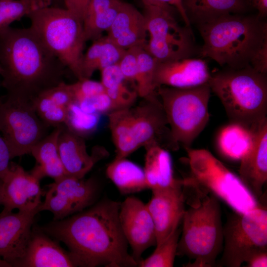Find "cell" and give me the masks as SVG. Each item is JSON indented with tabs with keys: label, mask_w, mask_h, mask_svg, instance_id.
I'll return each instance as SVG.
<instances>
[{
	"label": "cell",
	"mask_w": 267,
	"mask_h": 267,
	"mask_svg": "<svg viewBox=\"0 0 267 267\" xmlns=\"http://www.w3.org/2000/svg\"><path fill=\"white\" fill-rule=\"evenodd\" d=\"M120 203L103 200L87 210L39 228L67 247L77 267L138 266L128 251L119 219Z\"/></svg>",
	"instance_id": "obj_1"
},
{
	"label": "cell",
	"mask_w": 267,
	"mask_h": 267,
	"mask_svg": "<svg viewBox=\"0 0 267 267\" xmlns=\"http://www.w3.org/2000/svg\"><path fill=\"white\" fill-rule=\"evenodd\" d=\"M0 67L6 95L28 101L64 82L68 69L30 27H10L0 32Z\"/></svg>",
	"instance_id": "obj_2"
},
{
	"label": "cell",
	"mask_w": 267,
	"mask_h": 267,
	"mask_svg": "<svg viewBox=\"0 0 267 267\" xmlns=\"http://www.w3.org/2000/svg\"><path fill=\"white\" fill-rule=\"evenodd\" d=\"M197 27L203 40L200 55L222 66H250L267 43V23L258 14H228Z\"/></svg>",
	"instance_id": "obj_3"
},
{
	"label": "cell",
	"mask_w": 267,
	"mask_h": 267,
	"mask_svg": "<svg viewBox=\"0 0 267 267\" xmlns=\"http://www.w3.org/2000/svg\"><path fill=\"white\" fill-rule=\"evenodd\" d=\"M195 195L182 217L177 255L186 256L185 267H212L223 247L222 210L218 198L191 180Z\"/></svg>",
	"instance_id": "obj_4"
},
{
	"label": "cell",
	"mask_w": 267,
	"mask_h": 267,
	"mask_svg": "<svg viewBox=\"0 0 267 267\" xmlns=\"http://www.w3.org/2000/svg\"><path fill=\"white\" fill-rule=\"evenodd\" d=\"M208 84L221 100L230 123L253 130L267 118V74L250 65L226 67L211 74Z\"/></svg>",
	"instance_id": "obj_5"
},
{
	"label": "cell",
	"mask_w": 267,
	"mask_h": 267,
	"mask_svg": "<svg viewBox=\"0 0 267 267\" xmlns=\"http://www.w3.org/2000/svg\"><path fill=\"white\" fill-rule=\"evenodd\" d=\"M27 17L45 47L80 80L86 42L83 22L64 7L51 5L35 9Z\"/></svg>",
	"instance_id": "obj_6"
},
{
	"label": "cell",
	"mask_w": 267,
	"mask_h": 267,
	"mask_svg": "<svg viewBox=\"0 0 267 267\" xmlns=\"http://www.w3.org/2000/svg\"><path fill=\"white\" fill-rule=\"evenodd\" d=\"M156 91L174 140L185 149L190 147L209 120L211 90L208 83L187 89L161 86Z\"/></svg>",
	"instance_id": "obj_7"
},
{
	"label": "cell",
	"mask_w": 267,
	"mask_h": 267,
	"mask_svg": "<svg viewBox=\"0 0 267 267\" xmlns=\"http://www.w3.org/2000/svg\"><path fill=\"white\" fill-rule=\"evenodd\" d=\"M189 178L199 187L219 198L233 211L244 213L260 205L236 175L205 149L185 148Z\"/></svg>",
	"instance_id": "obj_8"
},
{
	"label": "cell",
	"mask_w": 267,
	"mask_h": 267,
	"mask_svg": "<svg viewBox=\"0 0 267 267\" xmlns=\"http://www.w3.org/2000/svg\"><path fill=\"white\" fill-rule=\"evenodd\" d=\"M143 3L149 35L144 46L146 50L159 62L192 57L196 52L193 34L191 28L181 26L177 21L176 9L165 3Z\"/></svg>",
	"instance_id": "obj_9"
},
{
	"label": "cell",
	"mask_w": 267,
	"mask_h": 267,
	"mask_svg": "<svg viewBox=\"0 0 267 267\" xmlns=\"http://www.w3.org/2000/svg\"><path fill=\"white\" fill-rule=\"evenodd\" d=\"M223 239L220 267H239L255 254L267 251L266 207L229 213L223 225Z\"/></svg>",
	"instance_id": "obj_10"
},
{
	"label": "cell",
	"mask_w": 267,
	"mask_h": 267,
	"mask_svg": "<svg viewBox=\"0 0 267 267\" xmlns=\"http://www.w3.org/2000/svg\"><path fill=\"white\" fill-rule=\"evenodd\" d=\"M50 128L38 116L31 101L6 94L0 100V133L12 159L30 154Z\"/></svg>",
	"instance_id": "obj_11"
},
{
	"label": "cell",
	"mask_w": 267,
	"mask_h": 267,
	"mask_svg": "<svg viewBox=\"0 0 267 267\" xmlns=\"http://www.w3.org/2000/svg\"><path fill=\"white\" fill-rule=\"evenodd\" d=\"M44 202L39 211H48L53 221L65 219L83 211L93 204L99 188L93 178H78L66 176L48 185Z\"/></svg>",
	"instance_id": "obj_12"
},
{
	"label": "cell",
	"mask_w": 267,
	"mask_h": 267,
	"mask_svg": "<svg viewBox=\"0 0 267 267\" xmlns=\"http://www.w3.org/2000/svg\"><path fill=\"white\" fill-rule=\"evenodd\" d=\"M130 107L131 125L139 148L158 145L165 149L177 150L179 144L174 140L162 104L157 94Z\"/></svg>",
	"instance_id": "obj_13"
},
{
	"label": "cell",
	"mask_w": 267,
	"mask_h": 267,
	"mask_svg": "<svg viewBox=\"0 0 267 267\" xmlns=\"http://www.w3.org/2000/svg\"><path fill=\"white\" fill-rule=\"evenodd\" d=\"M119 219L132 256L138 264L144 251L156 245L155 226L146 204L136 197H127L120 203Z\"/></svg>",
	"instance_id": "obj_14"
},
{
	"label": "cell",
	"mask_w": 267,
	"mask_h": 267,
	"mask_svg": "<svg viewBox=\"0 0 267 267\" xmlns=\"http://www.w3.org/2000/svg\"><path fill=\"white\" fill-rule=\"evenodd\" d=\"M152 192L146 206L154 224L157 245L178 227L185 210L186 196L183 179L173 186Z\"/></svg>",
	"instance_id": "obj_15"
},
{
	"label": "cell",
	"mask_w": 267,
	"mask_h": 267,
	"mask_svg": "<svg viewBox=\"0 0 267 267\" xmlns=\"http://www.w3.org/2000/svg\"><path fill=\"white\" fill-rule=\"evenodd\" d=\"M2 181V214L17 209L30 211L42 203V191L40 180L17 164L10 163L8 170L0 178Z\"/></svg>",
	"instance_id": "obj_16"
},
{
	"label": "cell",
	"mask_w": 267,
	"mask_h": 267,
	"mask_svg": "<svg viewBox=\"0 0 267 267\" xmlns=\"http://www.w3.org/2000/svg\"><path fill=\"white\" fill-rule=\"evenodd\" d=\"M39 212L38 207L30 211L0 213V257L11 267L24 256Z\"/></svg>",
	"instance_id": "obj_17"
},
{
	"label": "cell",
	"mask_w": 267,
	"mask_h": 267,
	"mask_svg": "<svg viewBox=\"0 0 267 267\" xmlns=\"http://www.w3.org/2000/svg\"><path fill=\"white\" fill-rule=\"evenodd\" d=\"M211 75L206 62L200 58L189 57L157 62L154 86L156 90L161 86L194 88L208 83Z\"/></svg>",
	"instance_id": "obj_18"
},
{
	"label": "cell",
	"mask_w": 267,
	"mask_h": 267,
	"mask_svg": "<svg viewBox=\"0 0 267 267\" xmlns=\"http://www.w3.org/2000/svg\"><path fill=\"white\" fill-rule=\"evenodd\" d=\"M252 131L253 143L240 159L239 177L259 201L267 180V118Z\"/></svg>",
	"instance_id": "obj_19"
},
{
	"label": "cell",
	"mask_w": 267,
	"mask_h": 267,
	"mask_svg": "<svg viewBox=\"0 0 267 267\" xmlns=\"http://www.w3.org/2000/svg\"><path fill=\"white\" fill-rule=\"evenodd\" d=\"M58 152L66 176L84 178L94 165L106 155L102 147H96L90 155L83 137L63 125L58 141Z\"/></svg>",
	"instance_id": "obj_20"
},
{
	"label": "cell",
	"mask_w": 267,
	"mask_h": 267,
	"mask_svg": "<svg viewBox=\"0 0 267 267\" xmlns=\"http://www.w3.org/2000/svg\"><path fill=\"white\" fill-rule=\"evenodd\" d=\"M17 267H77L72 255L39 228L33 230L25 254Z\"/></svg>",
	"instance_id": "obj_21"
},
{
	"label": "cell",
	"mask_w": 267,
	"mask_h": 267,
	"mask_svg": "<svg viewBox=\"0 0 267 267\" xmlns=\"http://www.w3.org/2000/svg\"><path fill=\"white\" fill-rule=\"evenodd\" d=\"M107 37L124 49L146 43L147 32L145 19L134 6L122 1L118 12Z\"/></svg>",
	"instance_id": "obj_22"
},
{
	"label": "cell",
	"mask_w": 267,
	"mask_h": 267,
	"mask_svg": "<svg viewBox=\"0 0 267 267\" xmlns=\"http://www.w3.org/2000/svg\"><path fill=\"white\" fill-rule=\"evenodd\" d=\"M73 101L69 84L63 82L42 91L31 102L41 120L54 128L64 125L68 107Z\"/></svg>",
	"instance_id": "obj_23"
},
{
	"label": "cell",
	"mask_w": 267,
	"mask_h": 267,
	"mask_svg": "<svg viewBox=\"0 0 267 267\" xmlns=\"http://www.w3.org/2000/svg\"><path fill=\"white\" fill-rule=\"evenodd\" d=\"M63 126L53 128L31 149L30 154L36 164L30 173L40 180L44 177H49L55 181L66 176L58 147V138Z\"/></svg>",
	"instance_id": "obj_24"
},
{
	"label": "cell",
	"mask_w": 267,
	"mask_h": 267,
	"mask_svg": "<svg viewBox=\"0 0 267 267\" xmlns=\"http://www.w3.org/2000/svg\"><path fill=\"white\" fill-rule=\"evenodd\" d=\"M190 23L204 24L231 14H243L248 7L247 0H182Z\"/></svg>",
	"instance_id": "obj_25"
},
{
	"label": "cell",
	"mask_w": 267,
	"mask_h": 267,
	"mask_svg": "<svg viewBox=\"0 0 267 267\" xmlns=\"http://www.w3.org/2000/svg\"><path fill=\"white\" fill-rule=\"evenodd\" d=\"M143 169L148 188L153 190L168 187L179 180L174 175L171 156L168 150L158 145L145 147Z\"/></svg>",
	"instance_id": "obj_26"
},
{
	"label": "cell",
	"mask_w": 267,
	"mask_h": 267,
	"mask_svg": "<svg viewBox=\"0 0 267 267\" xmlns=\"http://www.w3.org/2000/svg\"><path fill=\"white\" fill-rule=\"evenodd\" d=\"M125 50L116 45L106 36L92 41L81 60L80 79H90L95 71L118 63Z\"/></svg>",
	"instance_id": "obj_27"
},
{
	"label": "cell",
	"mask_w": 267,
	"mask_h": 267,
	"mask_svg": "<svg viewBox=\"0 0 267 267\" xmlns=\"http://www.w3.org/2000/svg\"><path fill=\"white\" fill-rule=\"evenodd\" d=\"M120 0H91L83 20L85 40L93 41L111 27L119 10Z\"/></svg>",
	"instance_id": "obj_28"
},
{
	"label": "cell",
	"mask_w": 267,
	"mask_h": 267,
	"mask_svg": "<svg viewBox=\"0 0 267 267\" xmlns=\"http://www.w3.org/2000/svg\"><path fill=\"white\" fill-rule=\"evenodd\" d=\"M106 174L122 194L148 188L143 169L126 158H115L107 167Z\"/></svg>",
	"instance_id": "obj_29"
},
{
	"label": "cell",
	"mask_w": 267,
	"mask_h": 267,
	"mask_svg": "<svg viewBox=\"0 0 267 267\" xmlns=\"http://www.w3.org/2000/svg\"><path fill=\"white\" fill-rule=\"evenodd\" d=\"M130 108L108 114L109 129L116 148L115 158H126L139 148L132 127Z\"/></svg>",
	"instance_id": "obj_30"
},
{
	"label": "cell",
	"mask_w": 267,
	"mask_h": 267,
	"mask_svg": "<svg viewBox=\"0 0 267 267\" xmlns=\"http://www.w3.org/2000/svg\"><path fill=\"white\" fill-rule=\"evenodd\" d=\"M253 131L241 125L230 123L220 132L218 144L220 151L226 157L240 160L252 146Z\"/></svg>",
	"instance_id": "obj_31"
},
{
	"label": "cell",
	"mask_w": 267,
	"mask_h": 267,
	"mask_svg": "<svg viewBox=\"0 0 267 267\" xmlns=\"http://www.w3.org/2000/svg\"><path fill=\"white\" fill-rule=\"evenodd\" d=\"M101 71V81L105 93L114 102L117 110L132 107L138 96L136 90L130 89L127 81L118 63L109 66Z\"/></svg>",
	"instance_id": "obj_32"
},
{
	"label": "cell",
	"mask_w": 267,
	"mask_h": 267,
	"mask_svg": "<svg viewBox=\"0 0 267 267\" xmlns=\"http://www.w3.org/2000/svg\"><path fill=\"white\" fill-rule=\"evenodd\" d=\"M139 46L137 54V73L136 90L142 98L156 94L154 86V77L157 61L144 48Z\"/></svg>",
	"instance_id": "obj_33"
},
{
	"label": "cell",
	"mask_w": 267,
	"mask_h": 267,
	"mask_svg": "<svg viewBox=\"0 0 267 267\" xmlns=\"http://www.w3.org/2000/svg\"><path fill=\"white\" fill-rule=\"evenodd\" d=\"M99 120L100 114L87 112L73 101L68 107L64 125L72 132L84 137L97 129Z\"/></svg>",
	"instance_id": "obj_34"
},
{
	"label": "cell",
	"mask_w": 267,
	"mask_h": 267,
	"mask_svg": "<svg viewBox=\"0 0 267 267\" xmlns=\"http://www.w3.org/2000/svg\"><path fill=\"white\" fill-rule=\"evenodd\" d=\"M181 230L178 227L164 241L156 245L152 254L144 260H141L140 267H172L177 256L178 242Z\"/></svg>",
	"instance_id": "obj_35"
},
{
	"label": "cell",
	"mask_w": 267,
	"mask_h": 267,
	"mask_svg": "<svg viewBox=\"0 0 267 267\" xmlns=\"http://www.w3.org/2000/svg\"><path fill=\"white\" fill-rule=\"evenodd\" d=\"M34 10L29 0H0V32Z\"/></svg>",
	"instance_id": "obj_36"
},
{
	"label": "cell",
	"mask_w": 267,
	"mask_h": 267,
	"mask_svg": "<svg viewBox=\"0 0 267 267\" xmlns=\"http://www.w3.org/2000/svg\"><path fill=\"white\" fill-rule=\"evenodd\" d=\"M76 103L82 110L90 113L108 114L117 110L105 91Z\"/></svg>",
	"instance_id": "obj_37"
},
{
	"label": "cell",
	"mask_w": 267,
	"mask_h": 267,
	"mask_svg": "<svg viewBox=\"0 0 267 267\" xmlns=\"http://www.w3.org/2000/svg\"><path fill=\"white\" fill-rule=\"evenodd\" d=\"M74 101L79 102L105 91L102 83L84 78L73 84H69Z\"/></svg>",
	"instance_id": "obj_38"
},
{
	"label": "cell",
	"mask_w": 267,
	"mask_h": 267,
	"mask_svg": "<svg viewBox=\"0 0 267 267\" xmlns=\"http://www.w3.org/2000/svg\"><path fill=\"white\" fill-rule=\"evenodd\" d=\"M136 45L125 50L118 63L125 79L135 83L137 73V54L140 46Z\"/></svg>",
	"instance_id": "obj_39"
},
{
	"label": "cell",
	"mask_w": 267,
	"mask_h": 267,
	"mask_svg": "<svg viewBox=\"0 0 267 267\" xmlns=\"http://www.w3.org/2000/svg\"><path fill=\"white\" fill-rule=\"evenodd\" d=\"M91 0H63L64 8L83 22Z\"/></svg>",
	"instance_id": "obj_40"
},
{
	"label": "cell",
	"mask_w": 267,
	"mask_h": 267,
	"mask_svg": "<svg viewBox=\"0 0 267 267\" xmlns=\"http://www.w3.org/2000/svg\"><path fill=\"white\" fill-rule=\"evenodd\" d=\"M11 159L9 147L4 139L0 134V178L8 170Z\"/></svg>",
	"instance_id": "obj_41"
},
{
	"label": "cell",
	"mask_w": 267,
	"mask_h": 267,
	"mask_svg": "<svg viewBox=\"0 0 267 267\" xmlns=\"http://www.w3.org/2000/svg\"><path fill=\"white\" fill-rule=\"evenodd\" d=\"M250 66L260 73L267 74V43L265 44L258 52Z\"/></svg>",
	"instance_id": "obj_42"
},
{
	"label": "cell",
	"mask_w": 267,
	"mask_h": 267,
	"mask_svg": "<svg viewBox=\"0 0 267 267\" xmlns=\"http://www.w3.org/2000/svg\"><path fill=\"white\" fill-rule=\"evenodd\" d=\"M142 2L165 3L172 6L178 13L183 21L185 26L191 28V24L185 14L182 0H142Z\"/></svg>",
	"instance_id": "obj_43"
},
{
	"label": "cell",
	"mask_w": 267,
	"mask_h": 267,
	"mask_svg": "<svg viewBox=\"0 0 267 267\" xmlns=\"http://www.w3.org/2000/svg\"><path fill=\"white\" fill-rule=\"evenodd\" d=\"M248 267H267V251L262 252L255 254L246 263Z\"/></svg>",
	"instance_id": "obj_44"
},
{
	"label": "cell",
	"mask_w": 267,
	"mask_h": 267,
	"mask_svg": "<svg viewBox=\"0 0 267 267\" xmlns=\"http://www.w3.org/2000/svg\"><path fill=\"white\" fill-rule=\"evenodd\" d=\"M252 6L257 9L258 15L264 19L267 15V0H251Z\"/></svg>",
	"instance_id": "obj_45"
},
{
	"label": "cell",
	"mask_w": 267,
	"mask_h": 267,
	"mask_svg": "<svg viewBox=\"0 0 267 267\" xmlns=\"http://www.w3.org/2000/svg\"><path fill=\"white\" fill-rule=\"evenodd\" d=\"M35 9L45 7L51 5V0H29Z\"/></svg>",
	"instance_id": "obj_46"
},
{
	"label": "cell",
	"mask_w": 267,
	"mask_h": 267,
	"mask_svg": "<svg viewBox=\"0 0 267 267\" xmlns=\"http://www.w3.org/2000/svg\"><path fill=\"white\" fill-rule=\"evenodd\" d=\"M63 0H51V2L54 3V5L53 6L61 7L60 4L62 3H63Z\"/></svg>",
	"instance_id": "obj_47"
},
{
	"label": "cell",
	"mask_w": 267,
	"mask_h": 267,
	"mask_svg": "<svg viewBox=\"0 0 267 267\" xmlns=\"http://www.w3.org/2000/svg\"><path fill=\"white\" fill-rule=\"evenodd\" d=\"M2 181L0 178V205H2Z\"/></svg>",
	"instance_id": "obj_48"
},
{
	"label": "cell",
	"mask_w": 267,
	"mask_h": 267,
	"mask_svg": "<svg viewBox=\"0 0 267 267\" xmlns=\"http://www.w3.org/2000/svg\"><path fill=\"white\" fill-rule=\"evenodd\" d=\"M1 73V69L0 67V76Z\"/></svg>",
	"instance_id": "obj_49"
}]
</instances>
